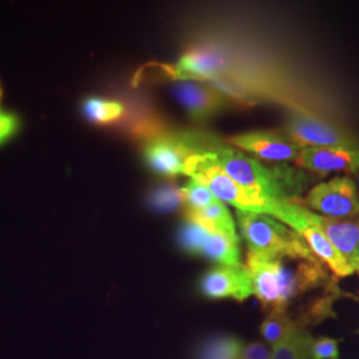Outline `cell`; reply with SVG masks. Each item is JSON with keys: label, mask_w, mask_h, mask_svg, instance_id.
Returning a JSON list of instances; mask_svg holds the SVG:
<instances>
[{"label": "cell", "mask_w": 359, "mask_h": 359, "mask_svg": "<svg viewBox=\"0 0 359 359\" xmlns=\"http://www.w3.org/2000/svg\"><path fill=\"white\" fill-rule=\"evenodd\" d=\"M175 95L185 111L194 120H206L224 109L231 97L216 90L197 83H180L175 88Z\"/></svg>", "instance_id": "12"}, {"label": "cell", "mask_w": 359, "mask_h": 359, "mask_svg": "<svg viewBox=\"0 0 359 359\" xmlns=\"http://www.w3.org/2000/svg\"><path fill=\"white\" fill-rule=\"evenodd\" d=\"M243 342L234 337H215L204 342L197 359H240Z\"/></svg>", "instance_id": "17"}, {"label": "cell", "mask_w": 359, "mask_h": 359, "mask_svg": "<svg viewBox=\"0 0 359 359\" xmlns=\"http://www.w3.org/2000/svg\"><path fill=\"white\" fill-rule=\"evenodd\" d=\"M306 204L311 212L323 217H358V185L351 177L337 176L311 188Z\"/></svg>", "instance_id": "8"}, {"label": "cell", "mask_w": 359, "mask_h": 359, "mask_svg": "<svg viewBox=\"0 0 359 359\" xmlns=\"http://www.w3.org/2000/svg\"><path fill=\"white\" fill-rule=\"evenodd\" d=\"M184 175L204 184L219 201L231 204L237 210L253 212L277 217L285 203L268 200L250 192L237 184L226 172L219 167L213 154H198L192 156L185 165Z\"/></svg>", "instance_id": "3"}, {"label": "cell", "mask_w": 359, "mask_h": 359, "mask_svg": "<svg viewBox=\"0 0 359 359\" xmlns=\"http://www.w3.org/2000/svg\"><path fill=\"white\" fill-rule=\"evenodd\" d=\"M81 112L87 121L93 124H109L124 114V105L115 100L88 97L81 104Z\"/></svg>", "instance_id": "16"}, {"label": "cell", "mask_w": 359, "mask_h": 359, "mask_svg": "<svg viewBox=\"0 0 359 359\" xmlns=\"http://www.w3.org/2000/svg\"><path fill=\"white\" fill-rule=\"evenodd\" d=\"M20 118L15 114H0V147L10 142L19 132Z\"/></svg>", "instance_id": "22"}, {"label": "cell", "mask_w": 359, "mask_h": 359, "mask_svg": "<svg viewBox=\"0 0 359 359\" xmlns=\"http://www.w3.org/2000/svg\"><path fill=\"white\" fill-rule=\"evenodd\" d=\"M311 222L327 237L337 250L350 264L359 243V216L353 218H329L313 212Z\"/></svg>", "instance_id": "13"}, {"label": "cell", "mask_w": 359, "mask_h": 359, "mask_svg": "<svg viewBox=\"0 0 359 359\" xmlns=\"http://www.w3.org/2000/svg\"><path fill=\"white\" fill-rule=\"evenodd\" d=\"M313 338L306 329H297L287 339L271 350V359H308Z\"/></svg>", "instance_id": "18"}, {"label": "cell", "mask_w": 359, "mask_h": 359, "mask_svg": "<svg viewBox=\"0 0 359 359\" xmlns=\"http://www.w3.org/2000/svg\"><path fill=\"white\" fill-rule=\"evenodd\" d=\"M245 266L252 278L253 294L264 310L286 311L302 329L333 314L332 306L339 292L313 295L337 286L327 266L311 252L264 255L248 250Z\"/></svg>", "instance_id": "1"}, {"label": "cell", "mask_w": 359, "mask_h": 359, "mask_svg": "<svg viewBox=\"0 0 359 359\" xmlns=\"http://www.w3.org/2000/svg\"><path fill=\"white\" fill-rule=\"evenodd\" d=\"M236 218L248 250L264 255L311 252L298 233L271 216L237 210Z\"/></svg>", "instance_id": "5"}, {"label": "cell", "mask_w": 359, "mask_h": 359, "mask_svg": "<svg viewBox=\"0 0 359 359\" xmlns=\"http://www.w3.org/2000/svg\"><path fill=\"white\" fill-rule=\"evenodd\" d=\"M309 358L311 359H338L339 348L338 341L327 337H321L318 339H313L310 345Z\"/></svg>", "instance_id": "21"}, {"label": "cell", "mask_w": 359, "mask_h": 359, "mask_svg": "<svg viewBox=\"0 0 359 359\" xmlns=\"http://www.w3.org/2000/svg\"><path fill=\"white\" fill-rule=\"evenodd\" d=\"M297 329L302 327H299V325L289 316V313L273 310L269 311L268 317L262 322L259 333L271 346H277L285 339H287Z\"/></svg>", "instance_id": "15"}, {"label": "cell", "mask_w": 359, "mask_h": 359, "mask_svg": "<svg viewBox=\"0 0 359 359\" xmlns=\"http://www.w3.org/2000/svg\"><path fill=\"white\" fill-rule=\"evenodd\" d=\"M217 145L216 137L203 133H164L147 142L144 160L154 173L173 177L184 173L192 156L212 152Z\"/></svg>", "instance_id": "4"}, {"label": "cell", "mask_w": 359, "mask_h": 359, "mask_svg": "<svg viewBox=\"0 0 359 359\" xmlns=\"http://www.w3.org/2000/svg\"><path fill=\"white\" fill-rule=\"evenodd\" d=\"M350 265L354 268L355 271H359V243L358 246H357V252H355V256H354V258L351 259Z\"/></svg>", "instance_id": "24"}, {"label": "cell", "mask_w": 359, "mask_h": 359, "mask_svg": "<svg viewBox=\"0 0 359 359\" xmlns=\"http://www.w3.org/2000/svg\"><path fill=\"white\" fill-rule=\"evenodd\" d=\"M240 359H271V350L262 342H250L243 346Z\"/></svg>", "instance_id": "23"}, {"label": "cell", "mask_w": 359, "mask_h": 359, "mask_svg": "<svg viewBox=\"0 0 359 359\" xmlns=\"http://www.w3.org/2000/svg\"><path fill=\"white\" fill-rule=\"evenodd\" d=\"M185 219L196 222L201 226H205L212 231H224L229 234L236 233V224L233 221L229 209L224 203H217L215 205L208 206L201 210L185 209Z\"/></svg>", "instance_id": "14"}, {"label": "cell", "mask_w": 359, "mask_h": 359, "mask_svg": "<svg viewBox=\"0 0 359 359\" xmlns=\"http://www.w3.org/2000/svg\"><path fill=\"white\" fill-rule=\"evenodd\" d=\"M357 176V185H358V189H359V172L355 175Z\"/></svg>", "instance_id": "25"}, {"label": "cell", "mask_w": 359, "mask_h": 359, "mask_svg": "<svg viewBox=\"0 0 359 359\" xmlns=\"http://www.w3.org/2000/svg\"><path fill=\"white\" fill-rule=\"evenodd\" d=\"M285 132V136L301 149L311 147H345L359 151V135L309 111L293 109L287 116Z\"/></svg>", "instance_id": "6"}, {"label": "cell", "mask_w": 359, "mask_h": 359, "mask_svg": "<svg viewBox=\"0 0 359 359\" xmlns=\"http://www.w3.org/2000/svg\"><path fill=\"white\" fill-rule=\"evenodd\" d=\"M299 169L325 177L330 173L357 175L359 151L345 147H311L302 148L294 161Z\"/></svg>", "instance_id": "9"}, {"label": "cell", "mask_w": 359, "mask_h": 359, "mask_svg": "<svg viewBox=\"0 0 359 359\" xmlns=\"http://www.w3.org/2000/svg\"><path fill=\"white\" fill-rule=\"evenodd\" d=\"M358 274H359V271H358Z\"/></svg>", "instance_id": "26"}, {"label": "cell", "mask_w": 359, "mask_h": 359, "mask_svg": "<svg viewBox=\"0 0 359 359\" xmlns=\"http://www.w3.org/2000/svg\"><path fill=\"white\" fill-rule=\"evenodd\" d=\"M181 194H182L185 209H191V210H201L208 206L219 203V200L210 192L208 187L196 180H191L184 188H181Z\"/></svg>", "instance_id": "19"}, {"label": "cell", "mask_w": 359, "mask_h": 359, "mask_svg": "<svg viewBox=\"0 0 359 359\" xmlns=\"http://www.w3.org/2000/svg\"><path fill=\"white\" fill-rule=\"evenodd\" d=\"M228 176L245 189L278 203H295L305 187V175L286 164L266 167L243 151L222 145L209 152Z\"/></svg>", "instance_id": "2"}, {"label": "cell", "mask_w": 359, "mask_h": 359, "mask_svg": "<svg viewBox=\"0 0 359 359\" xmlns=\"http://www.w3.org/2000/svg\"><path fill=\"white\" fill-rule=\"evenodd\" d=\"M229 145L253 154L257 158L273 163L295 161L299 148L283 136L270 130L246 132L229 139Z\"/></svg>", "instance_id": "10"}, {"label": "cell", "mask_w": 359, "mask_h": 359, "mask_svg": "<svg viewBox=\"0 0 359 359\" xmlns=\"http://www.w3.org/2000/svg\"><path fill=\"white\" fill-rule=\"evenodd\" d=\"M200 290L205 297L213 299L233 298L245 301L253 294V283L245 265L217 266L203 276Z\"/></svg>", "instance_id": "11"}, {"label": "cell", "mask_w": 359, "mask_h": 359, "mask_svg": "<svg viewBox=\"0 0 359 359\" xmlns=\"http://www.w3.org/2000/svg\"><path fill=\"white\" fill-rule=\"evenodd\" d=\"M184 204L181 189L172 187H161L151 193L149 205L158 212H169Z\"/></svg>", "instance_id": "20"}, {"label": "cell", "mask_w": 359, "mask_h": 359, "mask_svg": "<svg viewBox=\"0 0 359 359\" xmlns=\"http://www.w3.org/2000/svg\"><path fill=\"white\" fill-rule=\"evenodd\" d=\"M179 244L184 252L205 257L219 266L241 265L237 234L212 231L185 219L179 231Z\"/></svg>", "instance_id": "7"}]
</instances>
